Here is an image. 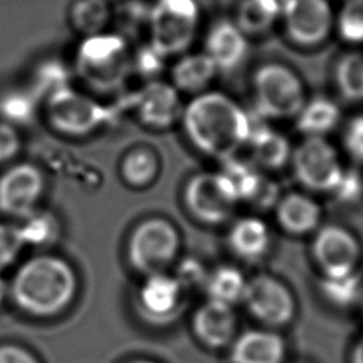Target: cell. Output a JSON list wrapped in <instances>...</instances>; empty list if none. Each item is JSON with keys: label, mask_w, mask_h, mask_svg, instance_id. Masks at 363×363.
<instances>
[{"label": "cell", "mask_w": 363, "mask_h": 363, "mask_svg": "<svg viewBox=\"0 0 363 363\" xmlns=\"http://www.w3.org/2000/svg\"><path fill=\"white\" fill-rule=\"evenodd\" d=\"M189 140L204 155L225 160L248 142L250 115L234 99L218 91L196 95L182 112Z\"/></svg>", "instance_id": "1"}, {"label": "cell", "mask_w": 363, "mask_h": 363, "mask_svg": "<svg viewBox=\"0 0 363 363\" xmlns=\"http://www.w3.org/2000/svg\"><path fill=\"white\" fill-rule=\"evenodd\" d=\"M77 285V274L64 258L41 254L20 265L9 284V295L23 312L50 318L69 306Z\"/></svg>", "instance_id": "2"}, {"label": "cell", "mask_w": 363, "mask_h": 363, "mask_svg": "<svg viewBox=\"0 0 363 363\" xmlns=\"http://www.w3.org/2000/svg\"><path fill=\"white\" fill-rule=\"evenodd\" d=\"M254 111L265 119L296 116L305 104L303 85L286 65L268 62L257 68L252 77Z\"/></svg>", "instance_id": "3"}, {"label": "cell", "mask_w": 363, "mask_h": 363, "mask_svg": "<svg viewBox=\"0 0 363 363\" xmlns=\"http://www.w3.org/2000/svg\"><path fill=\"white\" fill-rule=\"evenodd\" d=\"M199 20L196 0H156L147 17L149 44L164 57L182 54L191 45Z\"/></svg>", "instance_id": "4"}, {"label": "cell", "mask_w": 363, "mask_h": 363, "mask_svg": "<svg viewBox=\"0 0 363 363\" xmlns=\"http://www.w3.org/2000/svg\"><path fill=\"white\" fill-rule=\"evenodd\" d=\"M77 61L81 77L101 89L119 85L130 68L123 37L104 31L85 37L78 48Z\"/></svg>", "instance_id": "5"}, {"label": "cell", "mask_w": 363, "mask_h": 363, "mask_svg": "<svg viewBox=\"0 0 363 363\" xmlns=\"http://www.w3.org/2000/svg\"><path fill=\"white\" fill-rule=\"evenodd\" d=\"M180 237L176 227L166 218L153 217L139 223L128 241V259L140 274L166 272L177 257Z\"/></svg>", "instance_id": "6"}, {"label": "cell", "mask_w": 363, "mask_h": 363, "mask_svg": "<svg viewBox=\"0 0 363 363\" xmlns=\"http://www.w3.org/2000/svg\"><path fill=\"white\" fill-rule=\"evenodd\" d=\"M241 303L261 326L279 329L291 325L296 316V299L286 284L269 274L247 279Z\"/></svg>", "instance_id": "7"}, {"label": "cell", "mask_w": 363, "mask_h": 363, "mask_svg": "<svg viewBox=\"0 0 363 363\" xmlns=\"http://www.w3.org/2000/svg\"><path fill=\"white\" fill-rule=\"evenodd\" d=\"M45 113L54 129L74 136L94 132L109 116L104 105L69 85L45 96Z\"/></svg>", "instance_id": "8"}, {"label": "cell", "mask_w": 363, "mask_h": 363, "mask_svg": "<svg viewBox=\"0 0 363 363\" xmlns=\"http://www.w3.org/2000/svg\"><path fill=\"white\" fill-rule=\"evenodd\" d=\"M231 182L221 173H197L184 187V203L190 214L204 224L227 221L238 203Z\"/></svg>", "instance_id": "9"}, {"label": "cell", "mask_w": 363, "mask_h": 363, "mask_svg": "<svg viewBox=\"0 0 363 363\" xmlns=\"http://www.w3.org/2000/svg\"><path fill=\"white\" fill-rule=\"evenodd\" d=\"M295 179L313 191H332L343 167L325 138H306L291 155Z\"/></svg>", "instance_id": "10"}, {"label": "cell", "mask_w": 363, "mask_h": 363, "mask_svg": "<svg viewBox=\"0 0 363 363\" xmlns=\"http://www.w3.org/2000/svg\"><path fill=\"white\" fill-rule=\"evenodd\" d=\"M312 257L322 277L339 278L357 272L362 248L349 230L337 224H326L315 234Z\"/></svg>", "instance_id": "11"}, {"label": "cell", "mask_w": 363, "mask_h": 363, "mask_svg": "<svg viewBox=\"0 0 363 363\" xmlns=\"http://www.w3.org/2000/svg\"><path fill=\"white\" fill-rule=\"evenodd\" d=\"M281 17L289 40L301 47L320 44L333 27V13L328 0H285Z\"/></svg>", "instance_id": "12"}, {"label": "cell", "mask_w": 363, "mask_h": 363, "mask_svg": "<svg viewBox=\"0 0 363 363\" xmlns=\"http://www.w3.org/2000/svg\"><path fill=\"white\" fill-rule=\"evenodd\" d=\"M43 191V172L33 163H17L0 176V211L26 218L35 211Z\"/></svg>", "instance_id": "13"}, {"label": "cell", "mask_w": 363, "mask_h": 363, "mask_svg": "<svg viewBox=\"0 0 363 363\" xmlns=\"http://www.w3.org/2000/svg\"><path fill=\"white\" fill-rule=\"evenodd\" d=\"M191 328L194 336L204 347L220 350L230 347L235 339L238 318L234 306L207 299L194 311Z\"/></svg>", "instance_id": "14"}, {"label": "cell", "mask_w": 363, "mask_h": 363, "mask_svg": "<svg viewBox=\"0 0 363 363\" xmlns=\"http://www.w3.org/2000/svg\"><path fill=\"white\" fill-rule=\"evenodd\" d=\"M286 340L275 329L251 328L237 333L230 345L231 363H284Z\"/></svg>", "instance_id": "15"}, {"label": "cell", "mask_w": 363, "mask_h": 363, "mask_svg": "<svg viewBox=\"0 0 363 363\" xmlns=\"http://www.w3.org/2000/svg\"><path fill=\"white\" fill-rule=\"evenodd\" d=\"M142 122L153 128H169L182 118L183 106L177 89L167 82L150 81L135 98Z\"/></svg>", "instance_id": "16"}, {"label": "cell", "mask_w": 363, "mask_h": 363, "mask_svg": "<svg viewBox=\"0 0 363 363\" xmlns=\"http://www.w3.org/2000/svg\"><path fill=\"white\" fill-rule=\"evenodd\" d=\"M250 115L248 145L252 152V162L258 167L277 170L286 164L292 150L289 140L265 123V118L255 111Z\"/></svg>", "instance_id": "17"}, {"label": "cell", "mask_w": 363, "mask_h": 363, "mask_svg": "<svg viewBox=\"0 0 363 363\" xmlns=\"http://www.w3.org/2000/svg\"><path fill=\"white\" fill-rule=\"evenodd\" d=\"M204 52L218 71L235 69L247 55L248 43L241 28L230 20L217 21L207 33Z\"/></svg>", "instance_id": "18"}, {"label": "cell", "mask_w": 363, "mask_h": 363, "mask_svg": "<svg viewBox=\"0 0 363 363\" xmlns=\"http://www.w3.org/2000/svg\"><path fill=\"white\" fill-rule=\"evenodd\" d=\"M182 294L183 288L174 275L157 272L145 277L138 301L145 313L152 318H166L177 311Z\"/></svg>", "instance_id": "19"}, {"label": "cell", "mask_w": 363, "mask_h": 363, "mask_svg": "<svg viewBox=\"0 0 363 363\" xmlns=\"http://www.w3.org/2000/svg\"><path fill=\"white\" fill-rule=\"evenodd\" d=\"M275 217L279 227L292 235H303L318 228L322 210L309 196L288 193L275 204Z\"/></svg>", "instance_id": "20"}, {"label": "cell", "mask_w": 363, "mask_h": 363, "mask_svg": "<svg viewBox=\"0 0 363 363\" xmlns=\"http://www.w3.org/2000/svg\"><path fill=\"white\" fill-rule=\"evenodd\" d=\"M269 241L267 224L257 217L237 220L228 233L231 251L245 261H257L264 257L269 248Z\"/></svg>", "instance_id": "21"}, {"label": "cell", "mask_w": 363, "mask_h": 363, "mask_svg": "<svg viewBox=\"0 0 363 363\" xmlns=\"http://www.w3.org/2000/svg\"><path fill=\"white\" fill-rule=\"evenodd\" d=\"M217 67L206 52L183 55L172 68V85L183 92H201L213 81Z\"/></svg>", "instance_id": "22"}, {"label": "cell", "mask_w": 363, "mask_h": 363, "mask_svg": "<svg viewBox=\"0 0 363 363\" xmlns=\"http://www.w3.org/2000/svg\"><path fill=\"white\" fill-rule=\"evenodd\" d=\"M296 129L306 138H323L340 119V108L326 96H315L305 102L296 113Z\"/></svg>", "instance_id": "23"}, {"label": "cell", "mask_w": 363, "mask_h": 363, "mask_svg": "<svg viewBox=\"0 0 363 363\" xmlns=\"http://www.w3.org/2000/svg\"><path fill=\"white\" fill-rule=\"evenodd\" d=\"M247 279L242 272L231 265H220L207 274L204 291L207 299L218 301L234 306L242 301Z\"/></svg>", "instance_id": "24"}, {"label": "cell", "mask_w": 363, "mask_h": 363, "mask_svg": "<svg viewBox=\"0 0 363 363\" xmlns=\"http://www.w3.org/2000/svg\"><path fill=\"white\" fill-rule=\"evenodd\" d=\"M279 0H241L235 13V24L247 34H261L269 30L281 17Z\"/></svg>", "instance_id": "25"}, {"label": "cell", "mask_w": 363, "mask_h": 363, "mask_svg": "<svg viewBox=\"0 0 363 363\" xmlns=\"http://www.w3.org/2000/svg\"><path fill=\"white\" fill-rule=\"evenodd\" d=\"M319 291L329 305L337 309H349L360 302L363 284L357 272L339 278L322 277Z\"/></svg>", "instance_id": "26"}, {"label": "cell", "mask_w": 363, "mask_h": 363, "mask_svg": "<svg viewBox=\"0 0 363 363\" xmlns=\"http://www.w3.org/2000/svg\"><path fill=\"white\" fill-rule=\"evenodd\" d=\"M335 81L340 95L349 101H363V54L347 52L339 58Z\"/></svg>", "instance_id": "27"}, {"label": "cell", "mask_w": 363, "mask_h": 363, "mask_svg": "<svg viewBox=\"0 0 363 363\" xmlns=\"http://www.w3.org/2000/svg\"><path fill=\"white\" fill-rule=\"evenodd\" d=\"M109 18L108 0H77L71 7V21L75 30L86 37L102 33Z\"/></svg>", "instance_id": "28"}, {"label": "cell", "mask_w": 363, "mask_h": 363, "mask_svg": "<svg viewBox=\"0 0 363 363\" xmlns=\"http://www.w3.org/2000/svg\"><path fill=\"white\" fill-rule=\"evenodd\" d=\"M157 156L149 149H133L129 152L121 164L122 177L133 187H143L149 184L157 174Z\"/></svg>", "instance_id": "29"}, {"label": "cell", "mask_w": 363, "mask_h": 363, "mask_svg": "<svg viewBox=\"0 0 363 363\" xmlns=\"http://www.w3.org/2000/svg\"><path fill=\"white\" fill-rule=\"evenodd\" d=\"M35 95L30 91H11L0 99V113L7 123H27L35 113Z\"/></svg>", "instance_id": "30"}, {"label": "cell", "mask_w": 363, "mask_h": 363, "mask_svg": "<svg viewBox=\"0 0 363 363\" xmlns=\"http://www.w3.org/2000/svg\"><path fill=\"white\" fill-rule=\"evenodd\" d=\"M337 30L347 43H363V0H345L337 16Z\"/></svg>", "instance_id": "31"}, {"label": "cell", "mask_w": 363, "mask_h": 363, "mask_svg": "<svg viewBox=\"0 0 363 363\" xmlns=\"http://www.w3.org/2000/svg\"><path fill=\"white\" fill-rule=\"evenodd\" d=\"M26 245H43L51 241L58 234L57 221L47 213L33 211L24 218V223L20 224Z\"/></svg>", "instance_id": "32"}, {"label": "cell", "mask_w": 363, "mask_h": 363, "mask_svg": "<svg viewBox=\"0 0 363 363\" xmlns=\"http://www.w3.org/2000/svg\"><path fill=\"white\" fill-rule=\"evenodd\" d=\"M24 245L20 224L0 223V271L16 262Z\"/></svg>", "instance_id": "33"}, {"label": "cell", "mask_w": 363, "mask_h": 363, "mask_svg": "<svg viewBox=\"0 0 363 363\" xmlns=\"http://www.w3.org/2000/svg\"><path fill=\"white\" fill-rule=\"evenodd\" d=\"M336 201L350 204L363 196V177L354 169H343L336 186L330 191Z\"/></svg>", "instance_id": "34"}, {"label": "cell", "mask_w": 363, "mask_h": 363, "mask_svg": "<svg viewBox=\"0 0 363 363\" xmlns=\"http://www.w3.org/2000/svg\"><path fill=\"white\" fill-rule=\"evenodd\" d=\"M346 152L359 163H363V113L353 116L343 132Z\"/></svg>", "instance_id": "35"}, {"label": "cell", "mask_w": 363, "mask_h": 363, "mask_svg": "<svg viewBox=\"0 0 363 363\" xmlns=\"http://www.w3.org/2000/svg\"><path fill=\"white\" fill-rule=\"evenodd\" d=\"M37 85L41 89V94L47 96L54 91L68 85L67 84V72L58 62H50L40 67L37 75Z\"/></svg>", "instance_id": "36"}, {"label": "cell", "mask_w": 363, "mask_h": 363, "mask_svg": "<svg viewBox=\"0 0 363 363\" xmlns=\"http://www.w3.org/2000/svg\"><path fill=\"white\" fill-rule=\"evenodd\" d=\"M279 186L262 174L257 189L254 190L252 196L250 197L248 203L258 208H268L271 206H275L279 200Z\"/></svg>", "instance_id": "37"}, {"label": "cell", "mask_w": 363, "mask_h": 363, "mask_svg": "<svg viewBox=\"0 0 363 363\" xmlns=\"http://www.w3.org/2000/svg\"><path fill=\"white\" fill-rule=\"evenodd\" d=\"M164 58L166 57L162 52H159L152 44H149L136 54L132 65H135L142 75H156V72H159V69L162 68Z\"/></svg>", "instance_id": "38"}, {"label": "cell", "mask_w": 363, "mask_h": 363, "mask_svg": "<svg viewBox=\"0 0 363 363\" xmlns=\"http://www.w3.org/2000/svg\"><path fill=\"white\" fill-rule=\"evenodd\" d=\"M20 149V138L11 123L0 122V163L13 159Z\"/></svg>", "instance_id": "39"}, {"label": "cell", "mask_w": 363, "mask_h": 363, "mask_svg": "<svg viewBox=\"0 0 363 363\" xmlns=\"http://www.w3.org/2000/svg\"><path fill=\"white\" fill-rule=\"evenodd\" d=\"M207 274L203 267L193 261V259H187L186 262H183L180 265L179 274H176L174 277L177 278V281L180 282L182 288H193V286H203L204 281L207 278Z\"/></svg>", "instance_id": "40"}, {"label": "cell", "mask_w": 363, "mask_h": 363, "mask_svg": "<svg viewBox=\"0 0 363 363\" xmlns=\"http://www.w3.org/2000/svg\"><path fill=\"white\" fill-rule=\"evenodd\" d=\"M0 363H40V362L26 347L9 343V345L0 346Z\"/></svg>", "instance_id": "41"}, {"label": "cell", "mask_w": 363, "mask_h": 363, "mask_svg": "<svg viewBox=\"0 0 363 363\" xmlns=\"http://www.w3.org/2000/svg\"><path fill=\"white\" fill-rule=\"evenodd\" d=\"M347 360L349 363H363V335L350 347Z\"/></svg>", "instance_id": "42"}, {"label": "cell", "mask_w": 363, "mask_h": 363, "mask_svg": "<svg viewBox=\"0 0 363 363\" xmlns=\"http://www.w3.org/2000/svg\"><path fill=\"white\" fill-rule=\"evenodd\" d=\"M9 295V284L0 277V305L6 301Z\"/></svg>", "instance_id": "43"}, {"label": "cell", "mask_w": 363, "mask_h": 363, "mask_svg": "<svg viewBox=\"0 0 363 363\" xmlns=\"http://www.w3.org/2000/svg\"><path fill=\"white\" fill-rule=\"evenodd\" d=\"M128 363H156V362L149 360V359H135V360H130Z\"/></svg>", "instance_id": "44"}, {"label": "cell", "mask_w": 363, "mask_h": 363, "mask_svg": "<svg viewBox=\"0 0 363 363\" xmlns=\"http://www.w3.org/2000/svg\"><path fill=\"white\" fill-rule=\"evenodd\" d=\"M360 305H362V308H363V291H362V296H360V302H359Z\"/></svg>", "instance_id": "45"}, {"label": "cell", "mask_w": 363, "mask_h": 363, "mask_svg": "<svg viewBox=\"0 0 363 363\" xmlns=\"http://www.w3.org/2000/svg\"><path fill=\"white\" fill-rule=\"evenodd\" d=\"M279 1H281V3H282V1H285V0H279Z\"/></svg>", "instance_id": "46"}]
</instances>
